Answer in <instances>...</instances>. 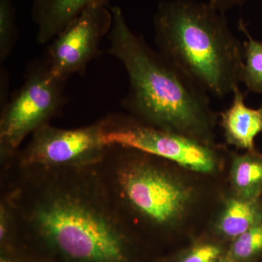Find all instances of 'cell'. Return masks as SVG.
<instances>
[{
    "label": "cell",
    "mask_w": 262,
    "mask_h": 262,
    "mask_svg": "<svg viewBox=\"0 0 262 262\" xmlns=\"http://www.w3.org/2000/svg\"><path fill=\"white\" fill-rule=\"evenodd\" d=\"M64 81L52 75L46 61L33 63L21 87L5 105L0 120L3 160L14 156L26 138L48 125L65 103Z\"/></svg>",
    "instance_id": "5b68a950"
},
{
    "label": "cell",
    "mask_w": 262,
    "mask_h": 262,
    "mask_svg": "<svg viewBox=\"0 0 262 262\" xmlns=\"http://www.w3.org/2000/svg\"><path fill=\"white\" fill-rule=\"evenodd\" d=\"M112 24L110 5H94L82 12L49 43L46 61L52 75L66 82L75 74H83L99 55L100 43Z\"/></svg>",
    "instance_id": "ba28073f"
},
{
    "label": "cell",
    "mask_w": 262,
    "mask_h": 262,
    "mask_svg": "<svg viewBox=\"0 0 262 262\" xmlns=\"http://www.w3.org/2000/svg\"><path fill=\"white\" fill-rule=\"evenodd\" d=\"M104 181L113 198L157 226L177 223L192 201V188L165 169L141 158L122 155Z\"/></svg>",
    "instance_id": "277c9868"
},
{
    "label": "cell",
    "mask_w": 262,
    "mask_h": 262,
    "mask_svg": "<svg viewBox=\"0 0 262 262\" xmlns=\"http://www.w3.org/2000/svg\"><path fill=\"white\" fill-rule=\"evenodd\" d=\"M215 262H235V261L230 256H229L227 258H224V259L220 260V261H215Z\"/></svg>",
    "instance_id": "d6986e66"
},
{
    "label": "cell",
    "mask_w": 262,
    "mask_h": 262,
    "mask_svg": "<svg viewBox=\"0 0 262 262\" xmlns=\"http://www.w3.org/2000/svg\"><path fill=\"white\" fill-rule=\"evenodd\" d=\"M110 10L108 53L129 80L122 105L144 123L206 143L215 122L208 93L136 34L120 7Z\"/></svg>",
    "instance_id": "7a4b0ae2"
},
{
    "label": "cell",
    "mask_w": 262,
    "mask_h": 262,
    "mask_svg": "<svg viewBox=\"0 0 262 262\" xmlns=\"http://www.w3.org/2000/svg\"><path fill=\"white\" fill-rule=\"evenodd\" d=\"M17 27L13 0H0V58L4 61L13 51Z\"/></svg>",
    "instance_id": "5bb4252c"
},
{
    "label": "cell",
    "mask_w": 262,
    "mask_h": 262,
    "mask_svg": "<svg viewBox=\"0 0 262 262\" xmlns=\"http://www.w3.org/2000/svg\"><path fill=\"white\" fill-rule=\"evenodd\" d=\"M222 253L219 246L204 244L193 248L182 262H215Z\"/></svg>",
    "instance_id": "2e32d148"
},
{
    "label": "cell",
    "mask_w": 262,
    "mask_h": 262,
    "mask_svg": "<svg viewBox=\"0 0 262 262\" xmlns=\"http://www.w3.org/2000/svg\"><path fill=\"white\" fill-rule=\"evenodd\" d=\"M262 224V201L237 198L229 200L216 224L219 233L236 238Z\"/></svg>",
    "instance_id": "8fae6325"
},
{
    "label": "cell",
    "mask_w": 262,
    "mask_h": 262,
    "mask_svg": "<svg viewBox=\"0 0 262 262\" xmlns=\"http://www.w3.org/2000/svg\"><path fill=\"white\" fill-rule=\"evenodd\" d=\"M232 185L239 198L258 199L262 194V156L255 152L234 158L232 162Z\"/></svg>",
    "instance_id": "7c38bea8"
},
{
    "label": "cell",
    "mask_w": 262,
    "mask_h": 262,
    "mask_svg": "<svg viewBox=\"0 0 262 262\" xmlns=\"http://www.w3.org/2000/svg\"><path fill=\"white\" fill-rule=\"evenodd\" d=\"M110 116L82 127L62 129L45 125L31 136L18 159L24 170L80 169L102 163L110 146L106 141Z\"/></svg>",
    "instance_id": "8992f818"
},
{
    "label": "cell",
    "mask_w": 262,
    "mask_h": 262,
    "mask_svg": "<svg viewBox=\"0 0 262 262\" xmlns=\"http://www.w3.org/2000/svg\"><path fill=\"white\" fill-rule=\"evenodd\" d=\"M0 262H19L16 260L13 259V258H9L8 256H2L0 258Z\"/></svg>",
    "instance_id": "ac0fdd59"
},
{
    "label": "cell",
    "mask_w": 262,
    "mask_h": 262,
    "mask_svg": "<svg viewBox=\"0 0 262 262\" xmlns=\"http://www.w3.org/2000/svg\"><path fill=\"white\" fill-rule=\"evenodd\" d=\"M96 166L24 170L11 192L16 223L69 262H128L116 205Z\"/></svg>",
    "instance_id": "6da1fadb"
},
{
    "label": "cell",
    "mask_w": 262,
    "mask_h": 262,
    "mask_svg": "<svg viewBox=\"0 0 262 262\" xmlns=\"http://www.w3.org/2000/svg\"><path fill=\"white\" fill-rule=\"evenodd\" d=\"M153 25L158 51L208 94L224 98L239 87L244 50L225 13L208 3L162 0Z\"/></svg>",
    "instance_id": "3957f363"
},
{
    "label": "cell",
    "mask_w": 262,
    "mask_h": 262,
    "mask_svg": "<svg viewBox=\"0 0 262 262\" xmlns=\"http://www.w3.org/2000/svg\"><path fill=\"white\" fill-rule=\"evenodd\" d=\"M110 0H32V18L36 38L41 45L50 42L89 7L110 5Z\"/></svg>",
    "instance_id": "9c48e42d"
},
{
    "label": "cell",
    "mask_w": 262,
    "mask_h": 262,
    "mask_svg": "<svg viewBox=\"0 0 262 262\" xmlns=\"http://www.w3.org/2000/svg\"><path fill=\"white\" fill-rule=\"evenodd\" d=\"M110 117L106 135L108 146L138 150L199 173H209L214 170L215 151L206 143L147 125L136 119Z\"/></svg>",
    "instance_id": "52a82bcc"
},
{
    "label": "cell",
    "mask_w": 262,
    "mask_h": 262,
    "mask_svg": "<svg viewBox=\"0 0 262 262\" xmlns=\"http://www.w3.org/2000/svg\"><path fill=\"white\" fill-rule=\"evenodd\" d=\"M232 94V103L221 114L226 139L241 149L255 151V139L262 133V106L257 108L246 106V96L239 87Z\"/></svg>",
    "instance_id": "30bf717a"
},
{
    "label": "cell",
    "mask_w": 262,
    "mask_h": 262,
    "mask_svg": "<svg viewBox=\"0 0 262 262\" xmlns=\"http://www.w3.org/2000/svg\"><path fill=\"white\" fill-rule=\"evenodd\" d=\"M248 0H208V3L222 13L242 6Z\"/></svg>",
    "instance_id": "e0dca14e"
},
{
    "label": "cell",
    "mask_w": 262,
    "mask_h": 262,
    "mask_svg": "<svg viewBox=\"0 0 262 262\" xmlns=\"http://www.w3.org/2000/svg\"><path fill=\"white\" fill-rule=\"evenodd\" d=\"M262 252V224L234 238L230 256L234 261H246Z\"/></svg>",
    "instance_id": "9a60e30c"
},
{
    "label": "cell",
    "mask_w": 262,
    "mask_h": 262,
    "mask_svg": "<svg viewBox=\"0 0 262 262\" xmlns=\"http://www.w3.org/2000/svg\"><path fill=\"white\" fill-rule=\"evenodd\" d=\"M239 29L246 38L243 44L244 66L241 82L248 91L262 94V42L251 35L243 20H239Z\"/></svg>",
    "instance_id": "4fadbf2b"
}]
</instances>
